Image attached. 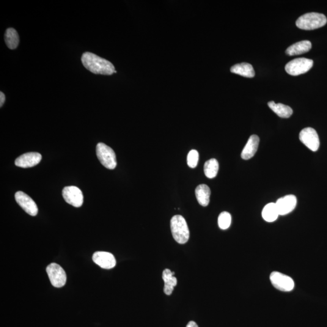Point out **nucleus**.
I'll return each instance as SVG.
<instances>
[{
    "label": "nucleus",
    "mask_w": 327,
    "mask_h": 327,
    "mask_svg": "<svg viewBox=\"0 0 327 327\" xmlns=\"http://www.w3.org/2000/svg\"><path fill=\"white\" fill-rule=\"evenodd\" d=\"M81 62L84 67L95 74L111 75L117 73L112 63L90 52H85L82 55Z\"/></svg>",
    "instance_id": "f257e3e1"
},
{
    "label": "nucleus",
    "mask_w": 327,
    "mask_h": 327,
    "mask_svg": "<svg viewBox=\"0 0 327 327\" xmlns=\"http://www.w3.org/2000/svg\"><path fill=\"white\" fill-rule=\"evenodd\" d=\"M327 22L326 16L323 13L311 12L301 16L296 24L299 29L311 31L325 26Z\"/></svg>",
    "instance_id": "f03ea898"
},
{
    "label": "nucleus",
    "mask_w": 327,
    "mask_h": 327,
    "mask_svg": "<svg viewBox=\"0 0 327 327\" xmlns=\"http://www.w3.org/2000/svg\"><path fill=\"white\" fill-rule=\"evenodd\" d=\"M173 237L178 243L186 244L189 240L190 232L188 224L184 217L175 215L170 221Z\"/></svg>",
    "instance_id": "7ed1b4c3"
},
{
    "label": "nucleus",
    "mask_w": 327,
    "mask_h": 327,
    "mask_svg": "<svg viewBox=\"0 0 327 327\" xmlns=\"http://www.w3.org/2000/svg\"><path fill=\"white\" fill-rule=\"evenodd\" d=\"M96 153L99 161L106 168L113 170L117 167L116 155L114 150L108 145L100 142L96 147Z\"/></svg>",
    "instance_id": "20e7f679"
},
{
    "label": "nucleus",
    "mask_w": 327,
    "mask_h": 327,
    "mask_svg": "<svg viewBox=\"0 0 327 327\" xmlns=\"http://www.w3.org/2000/svg\"><path fill=\"white\" fill-rule=\"evenodd\" d=\"M313 65L312 60L306 58H299L291 60L285 65V69L290 75L298 76L302 75L311 69Z\"/></svg>",
    "instance_id": "39448f33"
},
{
    "label": "nucleus",
    "mask_w": 327,
    "mask_h": 327,
    "mask_svg": "<svg viewBox=\"0 0 327 327\" xmlns=\"http://www.w3.org/2000/svg\"><path fill=\"white\" fill-rule=\"evenodd\" d=\"M47 273L52 285L57 288H61L66 283V274L61 266L52 263L46 268Z\"/></svg>",
    "instance_id": "423d86ee"
},
{
    "label": "nucleus",
    "mask_w": 327,
    "mask_h": 327,
    "mask_svg": "<svg viewBox=\"0 0 327 327\" xmlns=\"http://www.w3.org/2000/svg\"><path fill=\"white\" fill-rule=\"evenodd\" d=\"M272 285L276 289L284 292H289L295 288V282L291 277L278 271H274L270 276Z\"/></svg>",
    "instance_id": "0eeeda50"
},
{
    "label": "nucleus",
    "mask_w": 327,
    "mask_h": 327,
    "mask_svg": "<svg viewBox=\"0 0 327 327\" xmlns=\"http://www.w3.org/2000/svg\"><path fill=\"white\" fill-rule=\"evenodd\" d=\"M299 139L313 152H317L320 145V138L314 129L307 128L302 129L299 133Z\"/></svg>",
    "instance_id": "6e6552de"
},
{
    "label": "nucleus",
    "mask_w": 327,
    "mask_h": 327,
    "mask_svg": "<svg viewBox=\"0 0 327 327\" xmlns=\"http://www.w3.org/2000/svg\"><path fill=\"white\" fill-rule=\"evenodd\" d=\"M62 195L65 202L75 207H80L83 204L84 197L80 189L75 186L65 187Z\"/></svg>",
    "instance_id": "1a4fd4ad"
},
{
    "label": "nucleus",
    "mask_w": 327,
    "mask_h": 327,
    "mask_svg": "<svg viewBox=\"0 0 327 327\" xmlns=\"http://www.w3.org/2000/svg\"><path fill=\"white\" fill-rule=\"evenodd\" d=\"M16 202L29 215L35 216L38 214V207L36 203L31 197L23 192H16L15 195Z\"/></svg>",
    "instance_id": "9d476101"
},
{
    "label": "nucleus",
    "mask_w": 327,
    "mask_h": 327,
    "mask_svg": "<svg viewBox=\"0 0 327 327\" xmlns=\"http://www.w3.org/2000/svg\"><path fill=\"white\" fill-rule=\"evenodd\" d=\"M275 204L279 215H286L296 208V197L292 195H287L277 200Z\"/></svg>",
    "instance_id": "9b49d317"
},
{
    "label": "nucleus",
    "mask_w": 327,
    "mask_h": 327,
    "mask_svg": "<svg viewBox=\"0 0 327 327\" xmlns=\"http://www.w3.org/2000/svg\"><path fill=\"white\" fill-rule=\"evenodd\" d=\"M92 260L96 264L104 269H111L116 265V260L111 253L97 252L93 255Z\"/></svg>",
    "instance_id": "f8f14e48"
},
{
    "label": "nucleus",
    "mask_w": 327,
    "mask_h": 327,
    "mask_svg": "<svg viewBox=\"0 0 327 327\" xmlns=\"http://www.w3.org/2000/svg\"><path fill=\"white\" fill-rule=\"evenodd\" d=\"M41 159L42 156L39 153H26L16 158L15 164L16 166L22 168H29L37 166L40 163Z\"/></svg>",
    "instance_id": "ddd939ff"
},
{
    "label": "nucleus",
    "mask_w": 327,
    "mask_h": 327,
    "mask_svg": "<svg viewBox=\"0 0 327 327\" xmlns=\"http://www.w3.org/2000/svg\"><path fill=\"white\" fill-rule=\"evenodd\" d=\"M259 144V136L256 135V134H253L250 137L246 146L244 147L243 152L241 153L242 158L245 159V160H248V159L254 157L255 153L257 152Z\"/></svg>",
    "instance_id": "4468645a"
},
{
    "label": "nucleus",
    "mask_w": 327,
    "mask_h": 327,
    "mask_svg": "<svg viewBox=\"0 0 327 327\" xmlns=\"http://www.w3.org/2000/svg\"><path fill=\"white\" fill-rule=\"evenodd\" d=\"M312 49V43L310 41L304 40L294 44L287 49L285 53L288 56H295L301 55L310 51Z\"/></svg>",
    "instance_id": "2eb2a0df"
},
{
    "label": "nucleus",
    "mask_w": 327,
    "mask_h": 327,
    "mask_svg": "<svg viewBox=\"0 0 327 327\" xmlns=\"http://www.w3.org/2000/svg\"><path fill=\"white\" fill-rule=\"evenodd\" d=\"M175 272L169 269H165L163 272V279L164 281V291L167 295H170L174 291V287L177 286L178 281L174 276Z\"/></svg>",
    "instance_id": "dca6fc26"
},
{
    "label": "nucleus",
    "mask_w": 327,
    "mask_h": 327,
    "mask_svg": "<svg viewBox=\"0 0 327 327\" xmlns=\"http://www.w3.org/2000/svg\"><path fill=\"white\" fill-rule=\"evenodd\" d=\"M196 199L199 204L203 207H207L210 202L211 191L205 184H200L195 190Z\"/></svg>",
    "instance_id": "f3484780"
},
{
    "label": "nucleus",
    "mask_w": 327,
    "mask_h": 327,
    "mask_svg": "<svg viewBox=\"0 0 327 327\" xmlns=\"http://www.w3.org/2000/svg\"><path fill=\"white\" fill-rule=\"evenodd\" d=\"M231 72L238 74L247 78H253L255 75L254 67L249 63H243L237 64L231 67Z\"/></svg>",
    "instance_id": "a211bd4d"
},
{
    "label": "nucleus",
    "mask_w": 327,
    "mask_h": 327,
    "mask_svg": "<svg viewBox=\"0 0 327 327\" xmlns=\"http://www.w3.org/2000/svg\"><path fill=\"white\" fill-rule=\"evenodd\" d=\"M269 108L277 115L282 118H288L293 114V110L290 107L281 103H275L274 101L268 103Z\"/></svg>",
    "instance_id": "6ab92c4d"
},
{
    "label": "nucleus",
    "mask_w": 327,
    "mask_h": 327,
    "mask_svg": "<svg viewBox=\"0 0 327 327\" xmlns=\"http://www.w3.org/2000/svg\"><path fill=\"white\" fill-rule=\"evenodd\" d=\"M262 216L266 222L275 221L279 216L275 203H269L266 204L262 210Z\"/></svg>",
    "instance_id": "aec40b11"
},
{
    "label": "nucleus",
    "mask_w": 327,
    "mask_h": 327,
    "mask_svg": "<svg viewBox=\"0 0 327 327\" xmlns=\"http://www.w3.org/2000/svg\"><path fill=\"white\" fill-rule=\"evenodd\" d=\"M219 170V163L216 159H210L205 162L204 171L206 177L210 179L215 178Z\"/></svg>",
    "instance_id": "412c9836"
},
{
    "label": "nucleus",
    "mask_w": 327,
    "mask_h": 327,
    "mask_svg": "<svg viewBox=\"0 0 327 327\" xmlns=\"http://www.w3.org/2000/svg\"><path fill=\"white\" fill-rule=\"evenodd\" d=\"M5 42L7 46L10 49L17 48L19 44V37L17 32L13 28L6 30L5 34Z\"/></svg>",
    "instance_id": "4be33fe9"
},
{
    "label": "nucleus",
    "mask_w": 327,
    "mask_h": 327,
    "mask_svg": "<svg viewBox=\"0 0 327 327\" xmlns=\"http://www.w3.org/2000/svg\"><path fill=\"white\" fill-rule=\"evenodd\" d=\"M218 225L220 229L226 230L229 229L232 223V216L227 211H223L220 214L218 217Z\"/></svg>",
    "instance_id": "5701e85b"
},
{
    "label": "nucleus",
    "mask_w": 327,
    "mask_h": 327,
    "mask_svg": "<svg viewBox=\"0 0 327 327\" xmlns=\"http://www.w3.org/2000/svg\"><path fill=\"white\" fill-rule=\"evenodd\" d=\"M199 160V153L196 150H192L190 151L187 161H188V166L191 168H195L197 166Z\"/></svg>",
    "instance_id": "b1692460"
},
{
    "label": "nucleus",
    "mask_w": 327,
    "mask_h": 327,
    "mask_svg": "<svg viewBox=\"0 0 327 327\" xmlns=\"http://www.w3.org/2000/svg\"><path fill=\"white\" fill-rule=\"evenodd\" d=\"M5 97L3 93L2 92H0V107L3 106V104L5 102Z\"/></svg>",
    "instance_id": "393cba45"
},
{
    "label": "nucleus",
    "mask_w": 327,
    "mask_h": 327,
    "mask_svg": "<svg viewBox=\"0 0 327 327\" xmlns=\"http://www.w3.org/2000/svg\"><path fill=\"white\" fill-rule=\"evenodd\" d=\"M186 327H198L197 324L194 321H190Z\"/></svg>",
    "instance_id": "a878e982"
}]
</instances>
